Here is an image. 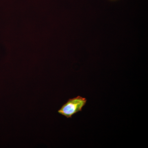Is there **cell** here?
<instances>
[{
    "instance_id": "1",
    "label": "cell",
    "mask_w": 148,
    "mask_h": 148,
    "mask_svg": "<svg viewBox=\"0 0 148 148\" xmlns=\"http://www.w3.org/2000/svg\"><path fill=\"white\" fill-rule=\"evenodd\" d=\"M86 102V98L80 96L71 98L63 105L58 112L67 118H71L74 114L82 111Z\"/></svg>"
},
{
    "instance_id": "2",
    "label": "cell",
    "mask_w": 148,
    "mask_h": 148,
    "mask_svg": "<svg viewBox=\"0 0 148 148\" xmlns=\"http://www.w3.org/2000/svg\"><path fill=\"white\" fill-rule=\"evenodd\" d=\"M111 1H115V0H111Z\"/></svg>"
}]
</instances>
